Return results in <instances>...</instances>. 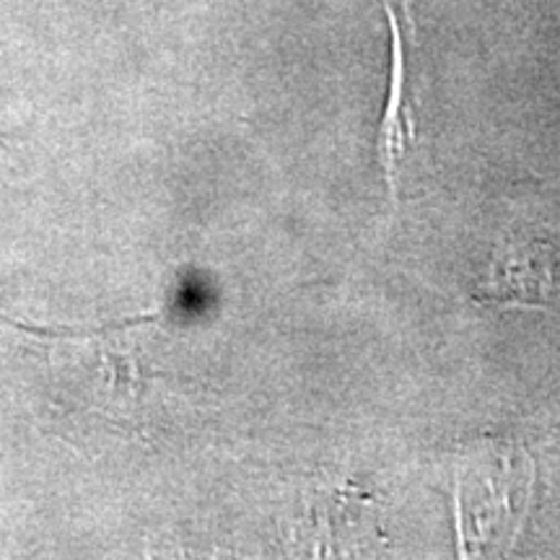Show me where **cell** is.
Returning <instances> with one entry per match:
<instances>
[{"instance_id":"2","label":"cell","mask_w":560,"mask_h":560,"mask_svg":"<svg viewBox=\"0 0 560 560\" xmlns=\"http://www.w3.org/2000/svg\"><path fill=\"white\" fill-rule=\"evenodd\" d=\"M558 260L560 252L548 242L509 240L490 265L486 285L478 293L480 304H550L560 296Z\"/></svg>"},{"instance_id":"1","label":"cell","mask_w":560,"mask_h":560,"mask_svg":"<svg viewBox=\"0 0 560 560\" xmlns=\"http://www.w3.org/2000/svg\"><path fill=\"white\" fill-rule=\"evenodd\" d=\"M532 490L527 452L509 441H486L462 454L454 470V511L462 550L493 548L503 535L514 542Z\"/></svg>"},{"instance_id":"3","label":"cell","mask_w":560,"mask_h":560,"mask_svg":"<svg viewBox=\"0 0 560 560\" xmlns=\"http://www.w3.org/2000/svg\"><path fill=\"white\" fill-rule=\"evenodd\" d=\"M382 9L389 19L392 32V81H389V102L384 109V120L380 128L376 151L387 174L392 198L397 195V172L400 161L408 156V151L416 145V115H412V96H410V70H408V50H405V34L400 19L395 13L392 0H382Z\"/></svg>"}]
</instances>
